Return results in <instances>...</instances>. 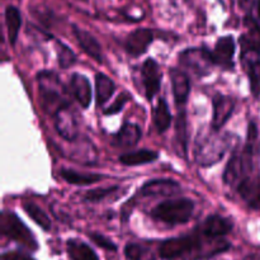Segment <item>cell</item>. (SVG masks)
<instances>
[{"mask_svg":"<svg viewBox=\"0 0 260 260\" xmlns=\"http://www.w3.org/2000/svg\"><path fill=\"white\" fill-rule=\"evenodd\" d=\"M246 25L249 27V32L240 37L241 56L248 53H260V27L256 24L253 18H246Z\"/></svg>","mask_w":260,"mask_h":260,"instance_id":"ac0fdd59","label":"cell"},{"mask_svg":"<svg viewBox=\"0 0 260 260\" xmlns=\"http://www.w3.org/2000/svg\"><path fill=\"white\" fill-rule=\"evenodd\" d=\"M124 255L128 260H156L151 249L136 243H129L124 246Z\"/></svg>","mask_w":260,"mask_h":260,"instance_id":"83f0119b","label":"cell"},{"mask_svg":"<svg viewBox=\"0 0 260 260\" xmlns=\"http://www.w3.org/2000/svg\"><path fill=\"white\" fill-rule=\"evenodd\" d=\"M182 187L173 179H154L145 183L140 189L142 197H172L179 194Z\"/></svg>","mask_w":260,"mask_h":260,"instance_id":"8fae6325","label":"cell"},{"mask_svg":"<svg viewBox=\"0 0 260 260\" xmlns=\"http://www.w3.org/2000/svg\"><path fill=\"white\" fill-rule=\"evenodd\" d=\"M159 154L154 150L149 149H142L136 150V151L131 152H124L119 156V161L127 167H139V165L150 164L157 160Z\"/></svg>","mask_w":260,"mask_h":260,"instance_id":"7402d4cb","label":"cell"},{"mask_svg":"<svg viewBox=\"0 0 260 260\" xmlns=\"http://www.w3.org/2000/svg\"><path fill=\"white\" fill-rule=\"evenodd\" d=\"M0 230L3 235L22 245L28 251L38 250V243L32 231L12 211H3Z\"/></svg>","mask_w":260,"mask_h":260,"instance_id":"5b68a950","label":"cell"},{"mask_svg":"<svg viewBox=\"0 0 260 260\" xmlns=\"http://www.w3.org/2000/svg\"><path fill=\"white\" fill-rule=\"evenodd\" d=\"M141 76H142V84L145 88V94L149 101H152L157 91L160 90L161 86V79L162 74L160 71V66L154 58L149 57L141 68Z\"/></svg>","mask_w":260,"mask_h":260,"instance_id":"52a82bcc","label":"cell"},{"mask_svg":"<svg viewBox=\"0 0 260 260\" xmlns=\"http://www.w3.org/2000/svg\"><path fill=\"white\" fill-rule=\"evenodd\" d=\"M235 189L251 210L260 211V177L254 174L248 175L239 183Z\"/></svg>","mask_w":260,"mask_h":260,"instance_id":"4fadbf2b","label":"cell"},{"mask_svg":"<svg viewBox=\"0 0 260 260\" xmlns=\"http://www.w3.org/2000/svg\"><path fill=\"white\" fill-rule=\"evenodd\" d=\"M2 260H36L23 251H8L2 255Z\"/></svg>","mask_w":260,"mask_h":260,"instance_id":"836d02e7","label":"cell"},{"mask_svg":"<svg viewBox=\"0 0 260 260\" xmlns=\"http://www.w3.org/2000/svg\"><path fill=\"white\" fill-rule=\"evenodd\" d=\"M175 141L179 146L180 151L183 155L187 156V119H185V112L179 111L177 119H175Z\"/></svg>","mask_w":260,"mask_h":260,"instance_id":"f1b7e54d","label":"cell"},{"mask_svg":"<svg viewBox=\"0 0 260 260\" xmlns=\"http://www.w3.org/2000/svg\"><path fill=\"white\" fill-rule=\"evenodd\" d=\"M179 61L184 68L192 70L198 76L208 75L215 66L212 51L207 48H187L179 55Z\"/></svg>","mask_w":260,"mask_h":260,"instance_id":"8992f818","label":"cell"},{"mask_svg":"<svg viewBox=\"0 0 260 260\" xmlns=\"http://www.w3.org/2000/svg\"><path fill=\"white\" fill-rule=\"evenodd\" d=\"M152 119H154V126L159 134L167 131L173 122V116L170 113L169 106L164 98H160L152 111Z\"/></svg>","mask_w":260,"mask_h":260,"instance_id":"603a6c76","label":"cell"},{"mask_svg":"<svg viewBox=\"0 0 260 260\" xmlns=\"http://www.w3.org/2000/svg\"><path fill=\"white\" fill-rule=\"evenodd\" d=\"M230 134H220V131L212 129L210 136H206L198 142L196 149V160L201 167H211L222 159L226 150L231 145Z\"/></svg>","mask_w":260,"mask_h":260,"instance_id":"277c9868","label":"cell"},{"mask_svg":"<svg viewBox=\"0 0 260 260\" xmlns=\"http://www.w3.org/2000/svg\"><path fill=\"white\" fill-rule=\"evenodd\" d=\"M73 33L86 55L94 58L96 62H103V52H102L101 43L90 32L85 30L84 28H80L79 25L73 24Z\"/></svg>","mask_w":260,"mask_h":260,"instance_id":"5bb4252c","label":"cell"},{"mask_svg":"<svg viewBox=\"0 0 260 260\" xmlns=\"http://www.w3.org/2000/svg\"><path fill=\"white\" fill-rule=\"evenodd\" d=\"M154 41V32L149 28H137L128 35L124 42V48L128 55L139 57L145 53Z\"/></svg>","mask_w":260,"mask_h":260,"instance_id":"7c38bea8","label":"cell"},{"mask_svg":"<svg viewBox=\"0 0 260 260\" xmlns=\"http://www.w3.org/2000/svg\"><path fill=\"white\" fill-rule=\"evenodd\" d=\"M69 108L63 109V111H61L60 113H57L55 116L56 128H57L58 134L63 139L69 140V141H74L76 139V136H78V129H76L75 118H74L73 113L69 112Z\"/></svg>","mask_w":260,"mask_h":260,"instance_id":"ffe728a7","label":"cell"},{"mask_svg":"<svg viewBox=\"0 0 260 260\" xmlns=\"http://www.w3.org/2000/svg\"><path fill=\"white\" fill-rule=\"evenodd\" d=\"M119 190L118 187H107V188H96V189L88 190L85 194L83 196V200L86 202H103L107 198H111L112 196L116 194Z\"/></svg>","mask_w":260,"mask_h":260,"instance_id":"4dcf8cb0","label":"cell"},{"mask_svg":"<svg viewBox=\"0 0 260 260\" xmlns=\"http://www.w3.org/2000/svg\"><path fill=\"white\" fill-rule=\"evenodd\" d=\"M225 238L211 239L197 229L179 238L164 240L159 246V255L165 260H210L230 249Z\"/></svg>","mask_w":260,"mask_h":260,"instance_id":"6da1fadb","label":"cell"},{"mask_svg":"<svg viewBox=\"0 0 260 260\" xmlns=\"http://www.w3.org/2000/svg\"><path fill=\"white\" fill-rule=\"evenodd\" d=\"M246 177L245 168H244L243 156H241V151L239 149H235L233 151L230 160L228 161V165L223 172V182L231 188L238 187L239 183Z\"/></svg>","mask_w":260,"mask_h":260,"instance_id":"9a60e30c","label":"cell"},{"mask_svg":"<svg viewBox=\"0 0 260 260\" xmlns=\"http://www.w3.org/2000/svg\"><path fill=\"white\" fill-rule=\"evenodd\" d=\"M66 251L71 260H99L93 248L79 239H69L66 241Z\"/></svg>","mask_w":260,"mask_h":260,"instance_id":"44dd1931","label":"cell"},{"mask_svg":"<svg viewBox=\"0 0 260 260\" xmlns=\"http://www.w3.org/2000/svg\"><path fill=\"white\" fill-rule=\"evenodd\" d=\"M170 80L173 86V95L178 106H184L190 91V81L187 73L180 69L170 70Z\"/></svg>","mask_w":260,"mask_h":260,"instance_id":"e0dca14e","label":"cell"},{"mask_svg":"<svg viewBox=\"0 0 260 260\" xmlns=\"http://www.w3.org/2000/svg\"><path fill=\"white\" fill-rule=\"evenodd\" d=\"M194 211V203L189 198H177L165 201L155 206L150 212L154 220L168 225H183L192 218Z\"/></svg>","mask_w":260,"mask_h":260,"instance_id":"3957f363","label":"cell"},{"mask_svg":"<svg viewBox=\"0 0 260 260\" xmlns=\"http://www.w3.org/2000/svg\"><path fill=\"white\" fill-rule=\"evenodd\" d=\"M83 2H88V0H83Z\"/></svg>","mask_w":260,"mask_h":260,"instance_id":"d590c367","label":"cell"},{"mask_svg":"<svg viewBox=\"0 0 260 260\" xmlns=\"http://www.w3.org/2000/svg\"><path fill=\"white\" fill-rule=\"evenodd\" d=\"M88 236L96 246H99V248L108 251H117V245L111 240V239L107 238V236L98 233H89Z\"/></svg>","mask_w":260,"mask_h":260,"instance_id":"d6a6232c","label":"cell"},{"mask_svg":"<svg viewBox=\"0 0 260 260\" xmlns=\"http://www.w3.org/2000/svg\"><path fill=\"white\" fill-rule=\"evenodd\" d=\"M128 101H131V94L127 93V91H123V93L119 94L118 98H117L116 101L111 104V106L107 107V108L104 109V114H107V116H111V114L119 113V112L123 109V107L126 106L127 102Z\"/></svg>","mask_w":260,"mask_h":260,"instance_id":"1f68e13d","label":"cell"},{"mask_svg":"<svg viewBox=\"0 0 260 260\" xmlns=\"http://www.w3.org/2000/svg\"><path fill=\"white\" fill-rule=\"evenodd\" d=\"M56 53H57V60L60 68L69 69L76 62L75 53L61 41H56Z\"/></svg>","mask_w":260,"mask_h":260,"instance_id":"f546056e","label":"cell"},{"mask_svg":"<svg viewBox=\"0 0 260 260\" xmlns=\"http://www.w3.org/2000/svg\"><path fill=\"white\" fill-rule=\"evenodd\" d=\"M38 89H40V104L43 111L55 117L63 109L69 108L66 91L60 79L52 71H41L37 75Z\"/></svg>","mask_w":260,"mask_h":260,"instance_id":"7a4b0ae2","label":"cell"},{"mask_svg":"<svg viewBox=\"0 0 260 260\" xmlns=\"http://www.w3.org/2000/svg\"><path fill=\"white\" fill-rule=\"evenodd\" d=\"M258 14H259V18H260V0H258Z\"/></svg>","mask_w":260,"mask_h":260,"instance_id":"e575fe53","label":"cell"},{"mask_svg":"<svg viewBox=\"0 0 260 260\" xmlns=\"http://www.w3.org/2000/svg\"><path fill=\"white\" fill-rule=\"evenodd\" d=\"M235 55V41L233 36L220 37L216 42L212 51V58L216 66H220L223 70H233L235 68L234 62Z\"/></svg>","mask_w":260,"mask_h":260,"instance_id":"9c48e42d","label":"cell"},{"mask_svg":"<svg viewBox=\"0 0 260 260\" xmlns=\"http://www.w3.org/2000/svg\"><path fill=\"white\" fill-rule=\"evenodd\" d=\"M70 90L74 98L84 109L90 106L91 102V86L90 81L85 75L75 73L70 78Z\"/></svg>","mask_w":260,"mask_h":260,"instance_id":"2e32d148","label":"cell"},{"mask_svg":"<svg viewBox=\"0 0 260 260\" xmlns=\"http://www.w3.org/2000/svg\"><path fill=\"white\" fill-rule=\"evenodd\" d=\"M60 174L66 182L74 185H89V184H93V183L101 182L102 179L106 178L104 175H101V174L80 173V172H76V170L74 169H69V168H62Z\"/></svg>","mask_w":260,"mask_h":260,"instance_id":"484cf974","label":"cell"},{"mask_svg":"<svg viewBox=\"0 0 260 260\" xmlns=\"http://www.w3.org/2000/svg\"><path fill=\"white\" fill-rule=\"evenodd\" d=\"M213 106V116H212V129L220 131L226 122L229 121L234 113L236 102L233 96L223 95V94L217 93L212 99Z\"/></svg>","mask_w":260,"mask_h":260,"instance_id":"ba28073f","label":"cell"},{"mask_svg":"<svg viewBox=\"0 0 260 260\" xmlns=\"http://www.w3.org/2000/svg\"><path fill=\"white\" fill-rule=\"evenodd\" d=\"M116 90V84L106 74L98 73L95 75V99L98 106H103L109 101Z\"/></svg>","mask_w":260,"mask_h":260,"instance_id":"d4e9b609","label":"cell"},{"mask_svg":"<svg viewBox=\"0 0 260 260\" xmlns=\"http://www.w3.org/2000/svg\"><path fill=\"white\" fill-rule=\"evenodd\" d=\"M25 213L40 226L41 229H43L45 231H50L52 229V222H51L50 217L47 216V213L33 202H25L23 205Z\"/></svg>","mask_w":260,"mask_h":260,"instance_id":"4316f807","label":"cell"},{"mask_svg":"<svg viewBox=\"0 0 260 260\" xmlns=\"http://www.w3.org/2000/svg\"><path fill=\"white\" fill-rule=\"evenodd\" d=\"M198 231L211 239L225 238L233 231L234 225L230 220L220 215H211L197 226Z\"/></svg>","mask_w":260,"mask_h":260,"instance_id":"30bf717a","label":"cell"},{"mask_svg":"<svg viewBox=\"0 0 260 260\" xmlns=\"http://www.w3.org/2000/svg\"><path fill=\"white\" fill-rule=\"evenodd\" d=\"M5 25H7L8 30V38H9L10 45L14 46L18 40V35H19L20 25H22V15H20L19 9L14 5H8L5 8Z\"/></svg>","mask_w":260,"mask_h":260,"instance_id":"cb8c5ba5","label":"cell"},{"mask_svg":"<svg viewBox=\"0 0 260 260\" xmlns=\"http://www.w3.org/2000/svg\"><path fill=\"white\" fill-rule=\"evenodd\" d=\"M141 136V128H140L137 124L124 122L123 126L121 127V129L114 135L113 144L118 147L128 149V147L136 146V145L139 144Z\"/></svg>","mask_w":260,"mask_h":260,"instance_id":"d6986e66","label":"cell"}]
</instances>
